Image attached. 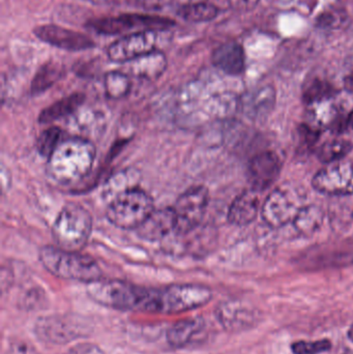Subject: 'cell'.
Masks as SVG:
<instances>
[{"instance_id": "cell-34", "label": "cell", "mask_w": 353, "mask_h": 354, "mask_svg": "<svg viewBox=\"0 0 353 354\" xmlns=\"http://www.w3.org/2000/svg\"><path fill=\"white\" fill-rule=\"evenodd\" d=\"M347 337L348 339H350V340L352 341L353 344V324L352 326H350V330H348Z\"/></svg>"}, {"instance_id": "cell-24", "label": "cell", "mask_w": 353, "mask_h": 354, "mask_svg": "<svg viewBox=\"0 0 353 354\" xmlns=\"http://www.w3.org/2000/svg\"><path fill=\"white\" fill-rule=\"evenodd\" d=\"M64 66L60 62L49 60L45 62L35 73L31 82L30 91L37 95L53 86L64 77Z\"/></svg>"}, {"instance_id": "cell-9", "label": "cell", "mask_w": 353, "mask_h": 354, "mask_svg": "<svg viewBox=\"0 0 353 354\" xmlns=\"http://www.w3.org/2000/svg\"><path fill=\"white\" fill-rule=\"evenodd\" d=\"M209 202V189L204 185H195L182 194L174 204L178 234L192 232L204 218Z\"/></svg>"}, {"instance_id": "cell-2", "label": "cell", "mask_w": 353, "mask_h": 354, "mask_svg": "<svg viewBox=\"0 0 353 354\" xmlns=\"http://www.w3.org/2000/svg\"><path fill=\"white\" fill-rule=\"evenodd\" d=\"M95 155V145L87 139L80 137L62 139L48 158V176L59 185H75L88 176Z\"/></svg>"}, {"instance_id": "cell-14", "label": "cell", "mask_w": 353, "mask_h": 354, "mask_svg": "<svg viewBox=\"0 0 353 354\" xmlns=\"http://www.w3.org/2000/svg\"><path fill=\"white\" fill-rule=\"evenodd\" d=\"M282 163L279 156L271 151H261L255 155L248 164V180L256 192L269 189L281 174Z\"/></svg>"}, {"instance_id": "cell-27", "label": "cell", "mask_w": 353, "mask_h": 354, "mask_svg": "<svg viewBox=\"0 0 353 354\" xmlns=\"http://www.w3.org/2000/svg\"><path fill=\"white\" fill-rule=\"evenodd\" d=\"M353 147L352 143L346 140H332L325 142L319 149L318 158L323 163L333 164L342 161L350 153Z\"/></svg>"}, {"instance_id": "cell-10", "label": "cell", "mask_w": 353, "mask_h": 354, "mask_svg": "<svg viewBox=\"0 0 353 354\" xmlns=\"http://www.w3.org/2000/svg\"><path fill=\"white\" fill-rule=\"evenodd\" d=\"M315 191L330 196L353 194V161L336 162L319 170L312 179Z\"/></svg>"}, {"instance_id": "cell-6", "label": "cell", "mask_w": 353, "mask_h": 354, "mask_svg": "<svg viewBox=\"0 0 353 354\" xmlns=\"http://www.w3.org/2000/svg\"><path fill=\"white\" fill-rule=\"evenodd\" d=\"M171 39L168 29H153L124 35L108 47L109 59L117 64H126L141 56L160 50V45Z\"/></svg>"}, {"instance_id": "cell-5", "label": "cell", "mask_w": 353, "mask_h": 354, "mask_svg": "<svg viewBox=\"0 0 353 354\" xmlns=\"http://www.w3.org/2000/svg\"><path fill=\"white\" fill-rule=\"evenodd\" d=\"M155 210L153 199L139 187H128L116 194L106 212L108 221L122 229H137Z\"/></svg>"}, {"instance_id": "cell-28", "label": "cell", "mask_w": 353, "mask_h": 354, "mask_svg": "<svg viewBox=\"0 0 353 354\" xmlns=\"http://www.w3.org/2000/svg\"><path fill=\"white\" fill-rule=\"evenodd\" d=\"M62 131L57 127L47 129L39 135L37 140V149L44 157L49 158L54 149L61 142Z\"/></svg>"}, {"instance_id": "cell-11", "label": "cell", "mask_w": 353, "mask_h": 354, "mask_svg": "<svg viewBox=\"0 0 353 354\" xmlns=\"http://www.w3.org/2000/svg\"><path fill=\"white\" fill-rule=\"evenodd\" d=\"M302 206L298 205L294 194L286 187L274 189L261 206V216L267 226L281 228L294 222Z\"/></svg>"}, {"instance_id": "cell-20", "label": "cell", "mask_w": 353, "mask_h": 354, "mask_svg": "<svg viewBox=\"0 0 353 354\" xmlns=\"http://www.w3.org/2000/svg\"><path fill=\"white\" fill-rule=\"evenodd\" d=\"M205 322L202 317L186 318L172 324L167 330V341L173 348L188 346L193 339L204 330Z\"/></svg>"}, {"instance_id": "cell-19", "label": "cell", "mask_w": 353, "mask_h": 354, "mask_svg": "<svg viewBox=\"0 0 353 354\" xmlns=\"http://www.w3.org/2000/svg\"><path fill=\"white\" fill-rule=\"evenodd\" d=\"M126 74L145 80L159 79L167 68V58L163 52H151L146 55L136 58L132 62H126Z\"/></svg>"}, {"instance_id": "cell-26", "label": "cell", "mask_w": 353, "mask_h": 354, "mask_svg": "<svg viewBox=\"0 0 353 354\" xmlns=\"http://www.w3.org/2000/svg\"><path fill=\"white\" fill-rule=\"evenodd\" d=\"M106 95L112 100H120L128 95L132 87L130 76L122 71L108 73L105 76Z\"/></svg>"}, {"instance_id": "cell-17", "label": "cell", "mask_w": 353, "mask_h": 354, "mask_svg": "<svg viewBox=\"0 0 353 354\" xmlns=\"http://www.w3.org/2000/svg\"><path fill=\"white\" fill-rule=\"evenodd\" d=\"M211 62L218 70L230 76H240L246 70V53L238 41L222 44L213 50Z\"/></svg>"}, {"instance_id": "cell-15", "label": "cell", "mask_w": 353, "mask_h": 354, "mask_svg": "<svg viewBox=\"0 0 353 354\" xmlns=\"http://www.w3.org/2000/svg\"><path fill=\"white\" fill-rule=\"evenodd\" d=\"M300 264L309 270L338 268L353 263V248L340 245H323L309 250L300 257Z\"/></svg>"}, {"instance_id": "cell-1", "label": "cell", "mask_w": 353, "mask_h": 354, "mask_svg": "<svg viewBox=\"0 0 353 354\" xmlns=\"http://www.w3.org/2000/svg\"><path fill=\"white\" fill-rule=\"evenodd\" d=\"M95 297L99 305L114 310L172 315L203 307L211 301L213 292L209 287L198 284L153 289L126 281L103 280L97 284Z\"/></svg>"}, {"instance_id": "cell-8", "label": "cell", "mask_w": 353, "mask_h": 354, "mask_svg": "<svg viewBox=\"0 0 353 354\" xmlns=\"http://www.w3.org/2000/svg\"><path fill=\"white\" fill-rule=\"evenodd\" d=\"M39 340L55 345H66L90 332L88 322L76 315H51L39 318L35 326Z\"/></svg>"}, {"instance_id": "cell-21", "label": "cell", "mask_w": 353, "mask_h": 354, "mask_svg": "<svg viewBox=\"0 0 353 354\" xmlns=\"http://www.w3.org/2000/svg\"><path fill=\"white\" fill-rule=\"evenodd\" d=\"M275 103V88L271 85H265L247 93L244 101L245 111L250 118L260 120L269 115Z\"/></svg>"}, {"instance_id": "cell-3", "label": "cell", "mask_w": 353, "mask_h": 354, "mask_svg": "<svg viewBox=\"0 0 353 354\" xmlns=\"http://www.w3.org/2000/svg\"><path fill=\"white\" fill-rule=\"evenodd\" d=\"M39 260L48 272L64 280L89 284L103 276L101 268L93 257L81 252L68 251L57 245L44 247L39 251Z\"/></svg>"}, {"instance_id": "cell-31", "label": "cell", "mask_w": 353, "mask_h": 354, "mask_svg": "<svg viewBox=\"0 0 353 354\" xmlns=\"http://www.w3.org/2000/svg\"><path fill=\"white\" fill-rule=\"evenodd\" d=\"M331 341L323 339V340L313 341H298L292 345V351L294 354H321L331 351Z\"/></svg>"}, {"instance_id": "cell-12", "label": "cell", "mask_w": 353, "mask_h": 354, "mask_svg": "<svg viewBox=\"0 0 353 354\" xmlns=\"http://www.w3.org/2000/svg\"><path fill=\"white\" fill-rule=\"evenodd\" d=\"M33 35L43 43L66 51H83L95 47L88 35L55 24L39 25L33 29Z\"/></svg>"}, {"instance_id": "cell-30", "label": "cell", "mask_w": 353, "mask_h": 354, "mask_svg": "<svg viewBox=\"0 0 353 354\" xmlns=\"http://www.w3.org/2000/svg\"><path fill=\"white\" fill-rule=\"evenodd\" d=\"M347 18L348 14L343 8H330L318 16L316 26L321 29H338L344 26Z\"/></svg>"}, {"instance_id": "cell-16", "label": "cell", "mask_w": 353, "mask_h": 354, "mask_svg": "<svg viewBox=\"0 0 353 354\" xmlns=\"http://www.w3.org/2000/svg\"><path fill=\"white\" fill-rule=\"evenodd\" d=\"M175 230L176 218L172 207L153 210L136 229L138 236L149 241H162Z\"/></svg>"}, {"instance_id": "cell-23", "label": "cell", "mask_w": 353, "mask_h": 354, "mask_svg": "<svg viewBox=\"0 0 353 354\" xmlns=\"http://www.w3.org/2000/svg\"><path fill=\"white\" fill-rule=\"evenodd\" d=\"M84 100L85 95L83 93H73L64 97L44 109L39 114V122L41 124H50L70 115L82 105Z\"/></svg>"}, {"instance_id": "cell-13", "label": "cell", "mask_w": 353, "mask_h": 354, "mask_svg": "<svg viewBox=\"0 0 353 354\" xmlns=\"http://www.w3.org/2000/svg\"><path fill=\"white\" fill-rule=\"evenodd\" d=\"M220 324L228 332H244L260 322V312L240 301H227L216 310Z\"/></svg>"}, {"instance_id": "cell-7", "label": "cell", "mask_w": 353, "mask_h": 354, "mask_svg": "<svg viewBox=\"0 0 353 354\" xmlns=\"http://www.w3.org/2000/svg\"><path fill=\"white\" fill-rule=\"evenodd\" d=\"M175 24L172 19L145 14H124L115 17H104L88 21L90 30L104 35H130L143 30L168 29Z\"/></svg>"}, {"instance_id": "cell-33", "label": "cell", "mask_w": 353, "mask_h": 354, "mask_svg": "<svg viewBox=\"0 0 353 354\" xmlns=\"http://www.w3.org/2000/svg\"><path fill=\"white\" fill-rule=\"evenodd\" d=\"M8 354H39L30 345L24 342H15L8 348Z\"/></svg>"}, {"instance_id": "cell-22", "label": "cell", "mask_w": 353, "mask_h": 354, "mask_svg": "<svg viewBox=\"0 0 353 354\" xmlns=\"http://www.w3.org/2000/svg\"><path fill=\"white\" fill-rule=\"evenodd\" d=\"M323 221L325 214L321 207L315 204H308L300 208L292 224L298 234L310 236L321 229Z\"/></svg>"}, {"instance_id": "cell-29", "label": "cell", "mask_w": 353, "mask_h": 354, "mask_svg": "<svg viewBox=\"0 0 353 354\" xmlns=\"http://www.w3.org/2000/svg\"><path fill=\"white\" fill-rule=\"evenodd\" d=\"M335 93L331 85L321 79H313L304 88V101L307 106L321 101Z\"/></svg>"}, {"instance_id": "cell-25", "label": "cell", "mask_w": 353, "mask_h": 354, "mask_svg": "<svg viewBox=\"0 0 353 354\" xmlns=\"http://www.w3.org/2000/svg\"><path fill=\"white\" fill-rule=\"evenodd\" d=\"M219 8L211 2L198 1L184 4L178 10V15L187 22L205 23L217 18Z\"/></svg>"}, {"instance_id": "cell-32", "label": "cell", "mask_w": 353, "mask_h": 354, "mask_svg": "<svg viewBox=\"0 0 353 354\" xmlns=\"http://www.w3.org/2000/svg\"><path fill=\"white\" fill-rule=\"evenodd\" d=\"M64 354H105L101 347L93 343H79Z\"/></svg>"}, {"instance_id": "cell-4", "label": "cell", "mask_w": 353, "mask_h": 354, "mask_svg": "<svg viewBox=\"0 0 353 354\" xmlns=\"http://www.w3.org/2000/svg\"><path fill=\"white\" fill-rule=\"evenodd\" d=\"M93 230L90 214L80 204L66 203L52 226L56 245L68 251L81 252L88 243Z\"/></svg>"}, {"instance_id": "cell-18", "label": "cell", "mask_w": 353, "mask_h": 354, "mask_svg": "<svg viewBox=\"0 0 353 354\" xmlns=\"http://www.w3.org/2000/svg\"><path fill=\"white\" fill-rule=\"evenodd\" d=\"M257 193L258 192L251 189L236 196L228 209L227 218L230 224L242 227L255 221L261 208Z\"/></svg>"}]
</instances>
